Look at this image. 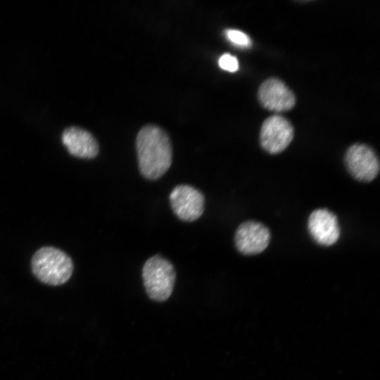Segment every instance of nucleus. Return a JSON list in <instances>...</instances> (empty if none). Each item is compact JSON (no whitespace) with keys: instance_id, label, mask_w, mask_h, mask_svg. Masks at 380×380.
Listing matches in <instances>:
<instances>
[{"instance_id":"0eeeda50","label":"nucleus","mask_w":380,"mask_h":380,"mask_svg":"<svg viewBox=\"0 0 380 380\" xmlns=\"http://www.w3.org/2000/svg\"><path fill=\"white\" fill-rule=\"evenodd\" d=\"M271 238L270 229L256 221L241 223L236 230L234 243L236 249L246 255H257L268 246Z\"/></svg>"},{"instance_id":"39448f33","label":"nucleus","mask_w":380,"mask_h":380,"mask_svg":"<svg viewBox=\"0 0 380 380\" xmlns=\"http://www.w3.org/2000/svg\"><path fill=\"white\" fill-rule=\"evenodd\" d=\"M294 129L285 118L274 115L262 123L260 132L261 147L270 154H277L285 150L291 142Z\"/></svg>"},{"instance_id":"6e6552de","label":"nucleus","mask_w":380,"mask_h":380,"mask_svg":"<svg viewBox=\"0 0 380 380\" xmlns=\"http://www.w3.org/2000/svg\"><path fill=\"white\" fill-rule=\"evenodd\" d=\"M308 229L312 239L324 246L336 243L341 233L336 215L327 208H318L310 213Z\"/></svg>"},{"instance_id":"9b49d317","label":"nucleus","mask_w":380,"mask_h":380,"mask_svg":"<svg viewBox=\"0 0 380 380\" xmlns=\"http://www.w3.org/2000/svg\"><path fill=\"white\" fill-rule=\"evenodd\" d=\"M225 34L233 44L239 47L248 48L252 44L250 37L240 30L229 29L225 31Z\"/></svg>"},{"instance_id":"20e7f679","label":"nucleus","mask_w":380,"mask_h":380,"mask_svg":"<svg viewBox=\"0 0 380 380\" xmlns=\"http://www.w3.org/2000/svg\"><path fill=\"white\" fill-rule=\"evenodd\" d=\"M344 161L348 172L357 181L369 182L379 175V158L374 149L365 144L351 145L346 151Z\"/></svg>"},{"instance_id":"423d86ee","label":"nucleus","mask_w":380,"mask_h":380,"mask_svg":"<svg viewBox=\"0 0 380 380\" xmlns=\"http://www.w3.org/2000/svg\"><path fill=\"white\" fill-rule=\"evenodd\" d=\"M170 202L177 217L185 222L197 220L204 211L203 194L190 185L175 186L170 194Z\"/></svg>"},{"instance_id":"f03ea898","label":"nucleus","mask_w":380,"mask_h":380,"mask_svg":"<svg viewBox=\"0 0 380 380\" xmlns=\"http://www.w3.org/2000/svg\"><path fill=\"white\" fill-rule=\"evenodd\" d=\"M31 266L40 281L51 286L65 283L73 271L72 259L63 251L51 246L39 249L32 256Z\"/></svg>"},{"instance_id":"1a4fd4ad","label":"nucleus","mask_w":380,"mask_h":380,"mask_svg":"<svg viewBox=\"0 0 380 380\" xmlns=\"http://www.w3.org/2000/svg\"><path fill=\"white\" fill-rule=\"evenodd\" d=\"M258 98L265 108L274 112L289 110L296 103L294 94L277 78H270L263 82L258 89Z\"/></svg>"},{"instance_id":"f8f14e48","label":"nucleus","mask_w":380,"mask_h":380,"mask_svg":"<svg viewBox=\"0 0 380 380\" xmlns=\"http://www.w3.org/2000/svg\"><path fill=\"white\" fill-rule=\"evenodd\" d=\"M218 64L222 69L232 72L236 71L239 68L237 58L229 53H224L221 56Z\"/></svg>"},{"instance_id":"7ed1b4c3","label":"nucleus","mask_w":380,"mask_h":380,"mask_svg":"<svg viewBox=\"0 0 380 380\" xmlns=\"http://www.w3.org/2000/svg\"><path fill=\"white\" fill-rule=\"evenodd\" d=\"M143 284L150 299L163 302L173 291L176 272L166 258L156 255L148 258L142 269Z\"/></svg>"},{"instance_id":"f257e3e1","label":"nucleus","mask_w":380,"mask_h":380,"mask_svg":"<svg viewBox=\"0 0 380 380\" xmlns=\"http://www.w3.org/2000/svg\"><path fill=\"white\" fill-rule=\"evenodd\" d=\"M139 169L143 177L155 180L170 168L172 148L167 134L155 125H146L139 132L136 139Z\"/></svg>"},{"instance_id":"9d476101","label":"nucleus","mask_w":380,"mask_h":380,"mask_svg":"<svg viewBox=\"0 0 380 380\" xmlns=\"http://www.w3.org/2000/svg\"><path fill=\"white\" fill-rule=\"evenodd\" d=\"M68 152L80 158H94L99 153V144L88 131L78 127L65 129L61 137Z\"/></svg>"}]
</instances>
